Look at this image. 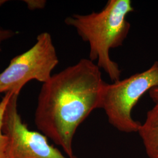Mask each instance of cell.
I'll use <instances>...</instances> for the list:
<instances>
[{
    "instance_id": "obj_4",
    "label": "cell",
    "mask_w": 158,
    "mask_h": 158,
    "mask_svg": "<svg viewBox=\"0 0 158 158\" xmlns=\"http://www.w3.org/2000/svg\"><path fill=\"white\" fill-rule=\"evenodd\" d=\"M59 63L56 50L51 34H40L29 50L14 57L0 73V93L19 94L32 80L42 83L48 81Z\"/></svg>"
},
{
    "instance_id": "obj_1",
    "label": "cell",
    "mask_w": 158,
    "mask_h": 158,
    "mask_svg": "<svg viewBox=\"0 0 158 158\" xmlns=\"http://www.w3.org/2000/svg\"><path fill=\"white\" fill-rule=\"evenodd\" d=\"M105 84L97 64L83 58L42 85L35 124L69 157L74 156L73 141L78 127L94 110L101 108Z\"/></svg>"
},
{
    "instance_id": "obj_3",
    "label": "cell",
    "mask_w": 158,
    "mask_h": 158,
    "mask_svg": "<svg viewBox=\"0 0 158 158\" xmlns=\"http://www.w3.org/2000/svg\"><path fill=\"white\" fill-rule=\"evenodd\" d=\"M158 87V62L142 72L104 86L101 108L109 123L125 133L138 132L141 124L132 118V111L142 96Z\"/></svg>"
},
{
    "instance_id": "obj_5",
    "label": "cell",
    "mask_w": 158,
    "mask_h": 158,
    "mask_svg": "<svg viewBox=\"0 0 158 158\" xmlns=\"http://www.w3.org/2000/svg\"><path fill=\"white\" fill-rule=\"evenodd\" d=\"M18 96L12 94L3 119L2 131L8 139L7 158H78L69 157L50 144L45 135L29 129L18 112Z\"/></svg>"
},
{
    "instance_id": "obj_8",
    "label": "cell",
    "mask_w": 158,
    "mask_h": 158,
    "mask_svg": "<svg viewBox=\"0 0 158 158\" xmlns=\"http://www.w3.org/2000/svg\"><path fill=\"white\" fill-rule=\"evenodd\" d=\"M18 33L17 32L11 29L0 27V51H1L2 45L3 44V43L13 38Z\"/></svg>"
},
{
    "instance_id": "obj_10",
    "label": "cell",
    "mask_w": 158,
    "mask_h": 158,
    "mask_svg": "<svg viewBox=\"0 0 158 158\" xmlns=\"http://www.w3.org/2000/svg\"><path fill=\"white\" fill-rule=\"evenodd\" d=\"M149 96L155 103L158 102V87H155L149 91Z\"/></svg>"
},
{
    "instance_id": "obj_9",
    "label": "cell",
    "mask_w": 158,
    "mask_h": 158,
    "mask_svg": "<svg viewBox=\"0 0 158 158\" xmlns=\"http://www.w3.org/2000/svg\"><path fill=\"white\" fill-rule=\"evenodd\" d=\"M27 4L28 7L31 10L42 9L45 7L46 1H24Z\"/></svg>"
},
{
    "instance_id": "obj_6",
    "label": "cell",
    "mask_w": 158,
    "mask_h": 158,
    "mask_svg": "<svg viewBox=\"0 0 158 158\" xmlns=\"http://www.w3.org/2000/svg\"><path fill=\"white\" fill-rule=\"evenodd\" d=\"M138 133L148 157L158 158V102L148 111L145 120Z\"/></svg>"
},
{
    "instance_id": "obj_7",
    "label": "cell",
    "mask_w": 158,
    "mask_h": 158,
    "mask_svg": "<svg viewBox=\"0 0 158 158\" xmlns=\"http://www.w3.org/2000/svg\"><path fill=\"white\" fill-rule=\"evenodd\" d=\"M13 93H6L0 102V158H7L6 150L8 143V139L3 132V119L6 106Z\"/></svg>"
},
{
    "instance_id": "obj_2",
    "label": "cell",
    "mask_w": 158,
    "mask_h": 158,
    "mask_svg": "<svg viewBox=\"0 0 158 158\" xmlns=\"http://www.w3.org/2000/svg\"><path fill=\"white\" fill-rule=\"evenodd\" d=\"M134 8L131 0H109L100 11L73 14L64 20L90 46L89 59L104 70L112 82L120 80L121 71L110 56V51L123 45L131 24L127 19Z\"/></svg>"
}]
</instances>
